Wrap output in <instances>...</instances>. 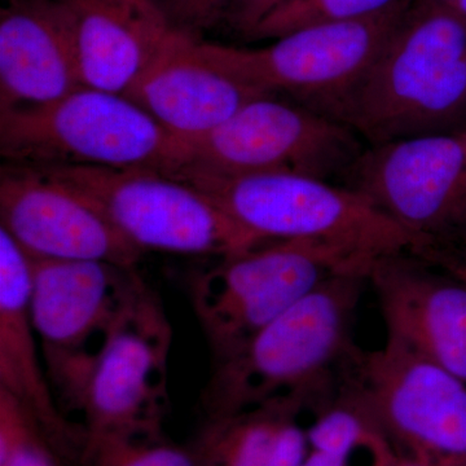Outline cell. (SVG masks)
Returning a JSON list of instances; mask_svg holds the SVG:
<instances>
[{
	"mask_svg": "<svg viewBox=\"0 0 466 466\" xmlns=\"http://www.w3.org/2000/svg\"><path fill=\"white\" fill-rule=\"evenodd\" d=\"M435 2L447 5L466 17V0H435Z\"/></svg>",
	"mask_w": 466,
	"mask_h": 466,
	"instance_id": "26",
	"label": "cell"
},
{
	"mask_svg": "<svg viewBox=\"0 0 466 466\" xmlns=\"http://www.w3.org/2000/svg\"><path fill=\"white\" fill-rule=\"evenodd\" d=\"M101 466H195L191 456L167 446H139L131 440L104 441L91 447Z\"/></svg>",
	"mask_w": 466,
	"mask_h": 466,
	"instance_id": "22",
	"label": "cell"
},
{
	"mask_svg": "<svg viewBox=\"0 0 466 466\" xmlns=\"http://www.w3.org/2000/svg\"><path fill=\"white\" fill-rule=\"evenodd\" d=\"M370 146L466 130V17L416 0L337 112Z\"/></svg>",
	"mask_w": 466,
	"mask_h": 466,
	"instance_id": "1",
	"label": "cell"
},
{
	"mask_svg": "<svg viewBox=\"0 0 466 466\" xmlns=\"http://www.w3.org/2000/svg\"><path fill=\"white\" fill-rule=\"evenodd\" d=\"M397 466H422V465L415 464V462L403 461V460H401L400 464H398Z\"/></svg>",
	"mask_w": 466,
	"mask_h": 466,
	"instance_id": "27",
	"label": "cell"
},
{
	"mask_svg": "<svg viewBox=\"0 0 466 466\" xmlns=\"http://www.w3.org/2000/svg\"><path fill=\"white\" fill-rule=\"evenodd\" d=\"M415 254L373 262L368 272L386 336L466 382V284Z\"/></svg>",
	"mask_w": 466,
	"mask_h": 466,
	"instance_id": "14",
	"label": "cell"
},
{
	"mask_svg": "<svg viewBox=\"0 0 466 466\" xmlns=\"http://www.w3.org/2000/svg\"><path fill=\"white\" fill-rule=\"evenodd\" d=\"M433 263L466 284V253L440 256L433 260Z\"/></svg>",
	"mask_w": 466,
	"mask_h": 466,
	"instance_id": "25",
	"label": "cell"
},
{
	"mask_svg": "<svg viewBox=\"0 0 466 466\" xmlns=\"http://www.w3.org/2000/svg\"><path fill=\"white\" fill-rule=\"evenodd\" d=\"M368 271L363 263L311 242H262L193 275L189 299L217 363L328 279Z\"/></svg>",
	"mask_w": 466,
	"mask_h": 466,
	"instance_id": "6",
	"label": "cell"
},
{
	"mask_svg": "<svg viewBox=\"0 0 466 466\" xmlns=\"http://www.w3.org/2000/svg\"><path fill=\"white\" fill-rule=\"evenodd\" d=\"M177 152V140L121 94L81 87L46 106L0 110V155L14 167L168 174Z\"/></svg>",
	"mask_w": 466,
	"mask_h": 466,
	"instance_id": "4",
	"label": "cell"
},
{
	"mask_svg": "<svg viewBox=\"0 0 466 466\" xmlns=\"http://www.w3.org/2000/svg\"><path fill=\"white\" fill-rule=\"evenodd\" d=\"M367 283V275L354 272L328 279L231 357L213 363L201 395L210 420L288 395L334 394L336 373L354 349L350 333Z\"/></svg>",
	"mask_w": 466,
	"mask_h": 466,
	"instance_id": "2",
	"label": "cell"
},
{
	"mask_svg": "<svg viewBox=\"0 0 466 466\" xmlns=\"http://www.w3.org/2000/svg\"><path fill=\"white\" fill-rule=\"evenodd\" d=\"M363 150L358 135L341 122L279 95H263L205 137L177 142L167 175L294 173L330 180L345 177Z\"/></svg>",
	"mask_w": 466,
	"mask_h": 466,
	"instance_id": "8",
	"label": "cell"
},
{
	"mask_svg": "<svg viewBox=\"0 0 466 466\" xmlns=\"http://www.w3.org/2000/svg\"><path fill=\"white\" fill-rule=\"evenodd\" d=\"M30 294V257L0 228V389L25 408L36 425L55 437H69L70 428L39 360Z\"/></svg>",
	"mask_w": 466,
	"mask_h": 466,
	"instance_id": "18",
	"label": "cell"
},
{
	"mask_svg": "<svg viewBox=\"0 0 466 466\" xmlns=\"http://www.w3.org/2000/svg\"><path fill=\"white\" fill-rule=\"evenodd\" d=\"M60 2L84 87L125 95L171 33L148 0Z\"/></svg>",
	"mask_w": 466,
	"mask_h": 466,
	"instance_id": "17",
	"label": "cell"
},
{
	"mask_svg": "<svg viewBox=\"0 0 466 466\" xmlns=\"http://www.w3.org/2000/svg\"><path fill=\"white\" fill-rule=\"evenodd\" d=\"M233 222L262 244L306 241L345 254L368 267L395 254L425 257L415 236L345 186L294 173L240 177L187 174Z\"/></svg>",
	"mask_w": 466,
	"mask_h": 466,
	"instance_id": "3",
	"label": "cell"
},
{
	"mask_svg": "<svg viewBox=\"0 0 466 466\" xmlns=\"http://www.w3.org/2000/svg\"><path fill=\"white\" fill-rule=\"evenodd\" d=\"M30 262V314L46 373L61 406L78 410L88 377L146 283L137 268L99 260Z\"/></svg>",
	"mask_w": 466,
	"mask_h": 466,
	"instance_id": "7",
	"label": "cell"
},
{
	"mask_svg": "<svg viewBox=\"0 0 466 466\" xmlns=\"http://www.w3.org/2000/svg\"><path fill=\"white\" fill-rule=\"evenodd\" d=\"M0 228L32 258L135 268L144 254L90 198L35 168L3 165Z\"/></svg>",
	"mask_w": 466,
	"mask_h": 466,
	"instance_id": "13",
	"label": "cell"
},
{
	"mask_svg": "<svg viewBox=\"0 0 466 466\" xmlns=\"http://www.w3.org/2000/svg\"><path fill=\"white\" fill-rule=\"evenodd\" d=\"M413 0L359 20L317 24L262 48L205 42L208 54L245 84L285 94L336 119L337 112L406 20Z\"/></svg>",
	"mask_w": 466,
	"mask_h": 466,
	"instance_id": "9",
	"label": "cell"
},
{
	"mask_svg": "<svg viewBox=\"0 0 466 466\" xmlns=\"http://www.w3.org/2000/svg\"><path fill=\"white\" fill-rule=\"evenodd\" d=\"M424 245V258L466 253V130L364 148L342 177Z\"/></svg>",
	"mask_w": 466,
	"mask_h": 466,
	"instance_id": "10",
	"label": "cell"
},
{
	"mask_svg": "<svg viewBox=\"0 0 466 466\" xmlns=\"http://www.w3.org/2000/svg\"><path fill=\"white\" fill-rule=\"evenodd\" d=\"M289 2L291 0H233L225 21L248 38L260 21Z\"/></svg>",
	"mask_w": 466,
	"mask_h": 466,
	"instance_id": "23",
	"label": "cell"
},
{
	"mask_svg": "<svg viewBox=\"0 0 466 466\" xmlns=\"http://www.w3.org/2000/svg\"><path fill=\"white\" fill-rule=\"evenodd\" d=\"M170 321L148 285L134 299L79 400L88 446L152 434L168 404Z\"/></svg>",
	"mask_w": 466,
	"mask_h": 466,
	"instance_id": "12",
	"label": "cell"
},
{
	"mask_svg": "<svg viewBox=\"0 0 466 466\" xmlns=\"http://www.w3.org/2000/svg\"><path fill=\"white\" fill-rule=\"evenodd\" d=\"M400 0H291L254 27L248 39H276L300 27L359 20L390 8Z\"/></svg>",
	"mask_w": 466,
	"mask_h": 466,
	"instance_id": "20",
	"label": "cell"
},
{
	"mask_svg": "<svg viewBox=\"0 0 466 466\" xmlns=\"http://www.w3.org/2000/svg\"><path fill=\"white\" fill-rule=\"evenodd\" d=\"M339 383L370 413L403 461L466 466V382L386 336L350 351Z\"/></svg>",
	"mask_w": 466,
	"mask_h": 466,
	"instance_id": "5",
	"label": "cell"
},
{
	"mask_svg": "<svg viewBox=\"0 0 466 466\" xmlns=\"http://www.w3.org/2000/svg\"><path fill=\"white\" fill-rule=\"evenodd\" d=\"M321 401L314 395L293 394L211 420L205 441L208 459L216 466L302 465L309 444L299 417L315 412Z\"/></svg>",
	"mask_w": 466,
	"mask_h": 466,
	"instance_id": "19",
	"label": "cell"
},
{
	"mask_svg": "<svg viewBox=\"0 0 466 466\" xmlns=\"http://www.w3.org/2000/svg\"><path fill=\"white\" fill-rule=\"evenodd\" d=\"M263 95L272 94L229 75L205 42L171 32L125 96L182 143L205 137Z\"/></svg>",
	"mask_w": 466,
	"mask_h": 466,
	"instance_id": "15",
	"label": "cell"
},
{
	"mask_svg": "<svg viewBox=\"0 0 466 466\" xmlns=\"http://www.w3.org/2000/svg\"><path fill=\"white\" fill-rule=\"evenodd\" d=\"M173 33L202 41V34L226 20L233 0H148Z\"/></svg>",
	"mask_w": 466,
	"mask_h": 466,
	"instance_id": "21",
	"label": "cell"
},
{
	"mask_svg": "<svg viewBox=\"0 0 466 466\" xmlns=\"http://www.w3.org/2000/svg\"><path fill=\"white\" fill-rule=\"evenodd\" d=\"M96 204L140 250L214 256L260 242L192 184L144 168H35Z\"/></svg>",
	"mask_w": 466,
	"mask_h": 466,
	"instance_id": "11",
	"label": "cell"
},
{
	"mask_svg": "<svg viewBox=\"0 0 466 466\" xmlns=\"http://www.w3.org/2000/svg\"><path fill=\"white\" fill-rule=\"evenodd\" d=\"M36 425L27 429L7 451L0 455V466H57L56 461L35 435Z\"/></svg>",
	"mask_w": 466,
	"mask_h": 466,
	"instance_id": "24",
	"label": "cell"
},
{
	"mask_svg": "<svg viewBox=\"0 0 466 466\" xmlns=\"http://www.w3.org/2000/svg\"><path fill=\"white\" fill-rule=\"evenodd\" d=\"M84 87L60 0H5L0 11V110L46 106Z\"/></svg>",
	"mask_w": 466,
	"mask_h": 466,
	"instance_id": "16",
	"label": "cell"
}]
</instances>
